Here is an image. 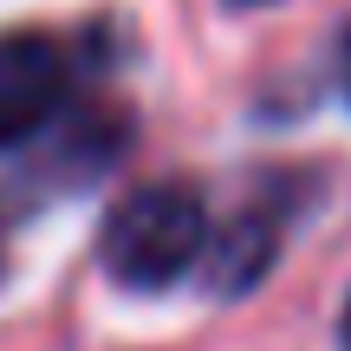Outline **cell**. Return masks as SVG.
I'll use <instances>...</instances> for the list:
<instances>
[{"label": "cell", "mask_w": 351, "mask_h": 351, "mask_svg": "<svg viewBox=\"0 0 351 351\" xmlns=\"http://www.w3.org/2000/svg\"><path fill=\"white\" fill-rule=\"evenodd\" d=\"M98 254L124 287H169L208 254V208L189 182H143L104 215Z\"/></svg>", "instance_id": "1"}, {"label": "cell", "mask_w": 351, "mask_h": 351, "mask_svg": "<svg viewBox=\"0 0 351 351\" xmlns=\"http://www.w3.org/2000/svg\"><path fill=\"white\" fill-rule=\"evenodd\" d=\"M65 104V52L46 33H0V150L39 137Z\"/></svg>", "instance_id": "2"}, {"label": "cell", "mask_w": 351, "mask_h": 351, "mask_svg": "<svg viewBox=\"0 0 351 351\" xmlns=\"http://www.w3.org/2000/svg\"><path fill=\"white\" fill-rule=\"evenodd\" d=\"M267 261H274V241H267V228H261V221H241L234 234L215 247L208 280H215L221 293H241V287H254V280L267 274Z\"/></svg>", "instance_id": "3"}, {"label": "cell", "mask_w": 351, "mask_h": 351, "mask_svg": "<svg viewBox=\"0 0 351 351\" xmlns=\"http://www.w3.org/2000/svg\"><path fill=\"white\" fill-rule=\"evenodd\" d=\"M234 7H267V0H234Z\"/></svg>", "instance_id": "4"}, {"label": "cell", "mask_w": 351, "mask_h": 351, "mask_svg": "<svg viewBox=\"0 0 351 351\" xmlns=\"http://www.w3.org/2000/svg\"><path fill=\"white\" fill-rule=\"evenodd\" d=\"M345 339H351V306H345Z\"/></svg>", "instance_id": "5"}]
</instances>
